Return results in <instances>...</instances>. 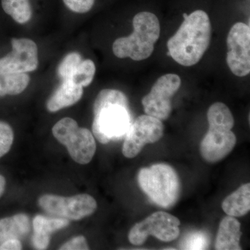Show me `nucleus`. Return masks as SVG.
<instances>
[{
    "mask_svg": "<svg viewBox=\"0 0 250 250\" xmlns=\"http://www.w3.org/2000/svg\"><path fill=\"white\" fill-rule=\"evenodd\" d=\"M93 113V134L103 144L125 137L133 123L129 100L118 90H101L94 103Z\"/></svg>",
    "mask_w": 250,
    "mask_h": 250,
    "instance_id": "obj_1",
    "label": "nucleus"
},
{
    "mask_svg": "<svg viewBox=\"0 0 250 250\" xmlns=\"http://www.w3.org/2000/svg\"><path fill=\"white\" fill-rule=\"evenodd\" d=\"M211 24L205 11L197 10L187 16L177 32L167 41L170 57L186 67L201 60L210 45Z\"/></svg>",
    "mask_w": 250,
    "mask_h": 250,
    "instance_id": "obj_2",
    "label": "nucleus"
},
{
    "mask_svg": "<svg viewBox=\"0 0 250 250\" xmlns=\"http://www.w3.org/2000/svg\"><path fill=\"white\" fill-rule=\"evenodd\" d=\"M208 130L200 144L202 158L208 163H216L226 157L236 144V136L231 131L234 118L227 105L213 104L207 112Z\"/></svg>",
    "mask_w": 250,
    "mask_h": 250,
    "instance_id": "obj_3",
    "label": "nucleus"
},
{
    "mask_svg": "<svg viewBox=\"0 0 250 250\" xmlns=\"http://www.w3.org/2000/svg\"><path fill=\"white\" fill-rule=\"evenodd\" d=\"M134 31L126 37L119 38L113 44V52L118 58H130L140 62L154 52L161 33L160 22L156 15L143 11L133 19Z\"/></svg>",
    "mask_w": 250,
    "mask_h": 250,
    "instance_id": "obj_4",
    "label": "nucleus"
},
{
    "mask_svg": "<svg viewBox=\"0 0 250 250\" xmlns=\"http://www.w3.org/2000/svg\"><path fill=\"white\" fill-rule=\"evenodd\" d=\"M138 182L152 201L163 208L173 207L180 195L178 174L167 164H156L141 168L138 174Z\"/></svg>",
    "mask_w": 250,
    "mask_h": 250,
    "instance_id": "obj_5",
    "label": "nucleus"
},
{
    "mask_svg": "<svg viewBox=\"0 0 250 250\" xmlns=\"http://www.w3.org/2000/svg\"><path fill=\"white\" fill-rule=\"evenodd\" d=\"M52 134L59 143L66 147L69 154L77 164L85 165L93 159L96 143L91 131L79 126L75 120L65 118L56 123Z\"/></svg>",
    "mask_w": 250,
    "mask_h": 250,
    "instance_id": "obj_6",
    "label": "nucleus"
},
{
    "mask_svg": "<svg viewBox=\"0 0 250 250\" xmlns=\"http://www.w3.org/2000/svg\"><path fill=\"white\" fill-rule=\"evenodd\" d=\"M180 224L179 219L170 213L155 212L131 229L129 241L137 246H142L149 236H155L164 242L174 241L180 233Z\"/></svg>",
    "mask_w": 250,
    "mask_h": 250,
    "instance_id": "obj_7",
    "label": "nucleus"
},
{
    "mask_svg": "<svg viewBox=\"0 0 250 250\" xmlns=\"http://www.w3.org/2000/svg\"><path fill=\"white\" fill-rule=\"evenodd\" d=\"M39 205L47 213L66 220H80L93 214L98 205L88 194L72 197L45 194L39 199Z\"/></svg>",
    "mask_w": 250,
    "mask_h": 250,
    "instance_id": "obj_8",
    "label": "nucleus"
},
{
    "mask_svg": "<svg viewBox=\"0 0 250 250\" xmlns=\"http://www.w3.org/2000/svg\"><path fill=\"white\" fill-rule=\"evenodd\" d=\"M182 80L175 74H166L159 77L150 92L142 100L145 113L158 119L166 121L172 111V98L178 91Z\"/></svg>",
    "mask_w": 250,
    "mask_h": 250,
    "instance_id": "obj_9",
    "label": "nucleus"
},
{
    "mask_svg": "<svg viewBox=\"0 0 250 250\" xmlns=\"http://www.w3.org/2000/svg\"><path fill=\"white\" fill-rule=\"evenodd\" d=\"M164 132V126L161 120L147 114L138 117L125 136L123 155L128 159L136 157L146 145L160 141Z\"/></svg>",
    "mask_w": 250,
    "mask_h": 250,
    "instance_id": "obj_10",
    "label": "nucleus"
},
{
    "mask_svg": "<svg viewBox=\"0 0 250 250\" xmlns=\"http://www.w3.org/2000/svg\"><path fill=\"white\" fill-rule=\"evenodd\" d=\"M227 63L233 75L243 77L250 72V29L243 22H237L227 39Z\"/></svg>",
    "mask_w": 250,
    "mask_h": 250,
    "instance_id": "obj_11",
    "label": "nucleus"
},
{
    "mask_svg": "<svg viewBox=\"0 0 250 250\" xmlns=\"http://www.w3.org/2000/svg\"><path fill=\"white\" fill-rule=\"evenodd\" d=\"M12 52L0 59V75L27 73L39 65L37 45L29 39H13Z\"/></svg>",
    "mask_w": 250,
    "mask_h": 250,
    "instance_id": "obj_12",
    "label": "nucleus"
},
{
    "mask_svg": "<svg viewBox=\"0 0 250 250\" xmlns=\"http://www.w3.org/2000/svg\"><path fill=\"white\" fill-rule=\"evenodd\" d=\"M68 220L65 218H49L38 215L33 220L34 234L33 246L37 250L47 249L50 241V235L58 230L66 228Z\"/></svg>",
    "mask_w": 250,
    "mask_h": 250,
    "instance_id": "obj_13",
    "label": "nucleus"
},
{
    "mask_svg": "<svg viewBox=\"0 0 250 250\" xmlns=\"http://www.w3.org/2000/svg\"><path fill=\"white\" fill-rule=\"evenodd\" d=\"M83 93V87L70 80L62 81V83L47 100V110L54 113L71 106L80 101Z\"/></svg>",
    "mask_w": 250,
    "mask_h": 250,
    "instance_id": "obj_14",
    "label": "nucleus"
},
{
    "mask_svg": "<svg viewBox=\"0 0 250 250\" xmlns=\"http://www.w3.org/2000/svg\"><path fill=\"white\" fill-rule=\"evenodd\" d=\"M241 223L233 217L224 218L219 225L215 248L217 250H241Z\"/></svg>",
    "mask_w": 250,
    "mask_h": 250,
    "instance_id": "obj_15",
    "label": "nucleus"
},
{
    "mask_svg": "<svg viewBox=\"0 0 250 250\" xmlns=\"http://www.w3.org/2000/svg\"><path fill=\"white\" fill-rule=\"evenodd\" d=\"M30 229L29 217L23 213L0 219V245L9 240H21Z\"/></svg>",
    "mask_w": 250,
    "mask_h": 250,
    "instance_id": "obj_16",
    "label": "nucleus"
},
{
    "mask_svg": "<svg viewBox=\"0 0 250 250\" xmlns=\"http://www.w3.org/2000/svg\"><path fill=\"white\" fill-rule=\"evenodd\" d=\"M224 212L229 216L241 217L250 210V184H243L238 190L229 195L222 204Z\"/></svg>",
    "mask_w": 250,
    "mask_h": 250,
    "instance_id": "obj_17",
    "label": "nucleus"
},
{
    "mask_svg": "<svg viewBox=\"0 0 250 250\" xmlns=\"http://www.w3.org/2000/svg\"><path fill=\"white\" fill-rule=\"evenodd\" d=\"M29 81L30 78L27 73L0 75V97L22 93L29 85Z\"/></svg>",
    "mask_w": 250,
    "mask_h": 250,
    "instance_id": "obj_18",
    "label": "nucleus"
},
{
    "mask_svg": "<svg viewBox=\"0 0 250 250\" xmlns=\"http://www.w3.org/2000/svg\"><path fill=\"white\" fill-rule=\"evenodd\" d=\"M1 6L16 22L25 24L30 21L32 10L29 0H1Z\"/></svg>",
    "mask_w": 250,
    "mask_h": 250,
    "instance_id": "obj_19",
    "label": "nucleus"
},
{
    "mask_svg": "<svg viewBox=\"0 0 250 250\" xmlns=\"http://www.w3.org/2000/svg\"><path fill=\"white\" fill-rule=\"evenodd\" d=\"M96 67L93 61L82 60L72 73L70 81L82 87L88 86L93 82Z\"/></svg>",
    "mask_w": 250,
    "mask_h": 250,
    "instance_id": "obj_20",
    "label": "nucleus"
},
{
    "mask_svg": "<svg viewBox=\"0 0 250 250\" xmlns=\"http://www.w3.org/2000/svg\"><path fill=\"white\" fill-rule=\"evenodd\" d=\"M82 57L77 52L67 54L57 68V75L62 81L70 80L77 65L82 62Z\"/></svg>",
    "mask_w": 250,
    "mask_h": 250,
    "instance_id": "obj_21",
    "label": "nucleus"
},
{
    "mask_svg": "<svg viewBox=\"0 0 250 250\" xmlns=\"http://www.w3.org/2000/svg\"><path fill=\"white\" fill-rule=\"evenodd\" d=\"M208 245V236L202 231H195L186 236L180 247L184 250H205Z\"/></svg>",
    "mask_w": 250,
    "mask_h": 250,
    "instance_id": "obj_22",
    "label": "nucleus"
},
{
    "mask_svg": "<svg viewBox=\"0 0 250 250\" xmlns=\"http://www.w3.org/2000/svg\"><path fill=\"white\" fill-rule=\"evenodd\" d=\"M14 139V131L11 126L0 121V158L9 152Z\"/></svg>",
    "mask_w": 250,
    "mask_h": 250,
    "instance_id": "obj_23",
    "label": "nucleus"
},
{
    "mask_svg": "<svg viewBox=\"0 0 250 250\" xmlns=\"http://www.w3.org/2000/svg\"><path fill=\"white\" fill-rule=\"evenodd\" d=\"M65 6L73 12L85 14L93 8L95 0H62Z\"/></svg>",
    "mask_w": 250,
    "mask_h": 250,
    "instance_id": "obj_24",
    "label": "nucleus"
},
{
    "mask_svg": "<svg viewBox=\"0 0 250 250\" xmlns=\"http://www.w3.org/2000/svg\"><path fill=\"white\" fill-rule=\"evenodd\" d=\"M59 250H89L88 243L85 237L80 236L72 238L65 244L62 245Z\"/></svg>",
    "mask_w": 250,
    "mask_h": 250,
    "instance_id": "obj_25",
    "label": "nucleus"
},
{
    "mask_svg": "<svg viewBox=\"0 0 250 250\" xmlns=\"http://www.w3.org/2000/svg\"><path fill=\"white\" fill-rule=\"evenodd\" d=\"M22 246L20 240L11 239L4 242L0 245V250H22Z\"/></svg>",
    "mask_w": 250,
    "mask_h": 250,
    "instance_id": "obj_26",
    "label": "nucleus"
},
{
    "mask_svg": "<svg viewBox=\"0 0 250 250\" xmlns=\"http://www.w3.org/2000/svg\"><path fill=\"white\" fill-rule=\"evenodd\" d=\"M6 187V179L0 174V197L3 195Z\"/></svg>",
    "mask_w": 250,
    "mask_h": 250,
    "instance_id": "obj_27",
    "label": "nucleus"
}]
</instances>
